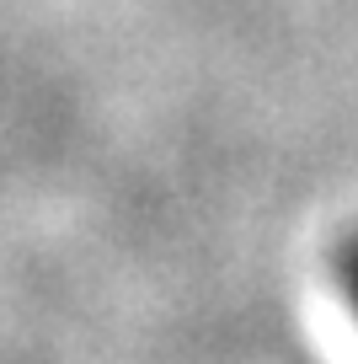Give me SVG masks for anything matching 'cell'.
I'll list each match as a JSON object with an SVG mask.
<instances>
[{"instance_id": "6da1fadb", "label": "cell", "mask_w": 358, "mask_h": 364, "mask_svg": "<svg viewBox=\"0 0 358 364\" xmlns=\"http://www.w3.org/2000/svg\"><path fill=\"white\" fill-rule=\"evenodd\" d=\"M337 279H342V295H347V306H353V316H358V230L342 241V252H337Z\"/></svg>"}]
</instances>
